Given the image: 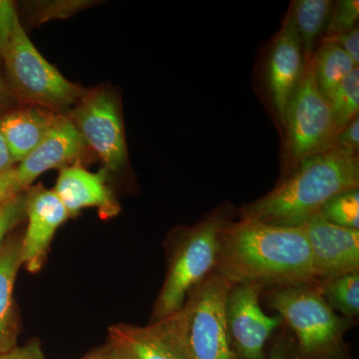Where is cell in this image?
Instances as JSON below:
<instances>
[{"mask_svg":"<svg viewBox=\"0 0 359 359\" xmlns=\"http://www.w3.org/2000/svg\"><path fill=\"white\" fill-rule=\"evenodd\" d=\"M215 271L231 285L263 289L318 283L302 226L229 221L219 233Z\"/></svg>","mask_w":359,"mask_h":359,"instance_id":"6da1fadb","label":"cell"},{"mask_svg":"<svg viewBox=\"0 0 359 359\" xmlns=\"http://www.w3.org/2000/svg\"><path fill=\"white\" fill-rule=\"evenodd\" d=\"M359 188L358 151L334 147L302 161L263 197L238 210L241 222L301 226L337 194Z\"/></svg>","mask_w":359,"mask_h":359,"instance_id":"7a4b0ae2","label":"cell"},{"mask_svg":"<svg viewBox=\"0 0 359 359\" xmlns=\"http://www.w3.org/2000/svg\"><path fill=\"white\" fill-rule=\"evenodd\" d=\"M231 287L212 271L189 292L178 311L160 320L186 359H237L226 321Z\"/></svg>","mask_w":359,"mask_h":359,"instance_id":"3957f363","label":"cell"},{"mask_svg":"<svg viewBox=\"0 0 359 359\" xmlns=\"http://www.w3.org/2000/svg\"><path fill=\"white\" fill-rule=\"evenodd\" d=\"M268 301L295 335L297 359H348L344 335L353 321L328 306L318 283L276 287Z\"/></svg>","mask_w":359,"mask_h":359,"instance_id":"277c9868","label":"cell"},{"mask_svg":"<svg viewBox=\"0 0 359 359\" xmlns=\"http://www.w3.org/2000/svg\"><path fill=\"white\" fill-rule=\"evenodd\" d=\"M230 205H219L181 235L170 257L165 282L153 308L151 323L178 311L187 295L215 271L219 233L231 221Z\"/></svg>","mask_w":359,"mask_h":359,"instance_id":"5b68a950","label":"cell"},{"mask_svg":"<svg viewBox=\"0 0 359 359\" xmlns=\"http://www.w3.org/2000/svg\"><path fill=\"white\" fill-rule=\"evenodd\" d=\"M337 135L330 103L316 85L309 61L285 115L282 179L292 174L302 161L334 147Z\"/></svg>","mask_w":359,"mask_h":359,"instance_id":"8992f818","label":"cell"},{"mask_svg":"<svg viewBox=\"0 0 359 359\" xmlns=\"http://www.w3.org/2000/svg\"><path fill=\"white\" fill-rule=\"evenodd\" d=\"M4 60L14 87L29 102L47 108H65L79 98V88L39 53L21 25Z\"/></svg>","mask_w":359,"mask_h":359,"instance_id":"52a82bcc","label":"cell"},{"mask_svg":"<svg viewBox=\"0 0 359 359\" xmlns=\"http://www.w3.org/2000/svg\"><path fill=\"white\" fill-rule=\"evenodd\" d=\"M306 60L292 8L269 42L262 69V88L276 127L283 134L290 101L301 83Z\"/></svg>","mask_w":359,"mask_h":359,"instance_id":"ba28073f","label":"cell"},{"mask_svg":"<svg viewBox=\"0 0 359 359\" xmlns=\"http://www.w3.org/2000/svg\"><path fill=\"white\" fill-rule=\"evenodd\" d=\"M263 290L259 285H231L226 297V328L237 359H264L266 341L283 325L278 314L268 316L262 309Z\"/></svg>","mask_w":359,"mask_h":359,"instance_id":"9c48e42d","label":"cell"},{"mask_svg":"<svg viewBox=\"0 0 359 359\" xmlns=\"http://www.w3.org/2000/svg\"><path fill=\"white\" fill-rule=\"evenodd\" d=\"M71 121L106 166L114 171L124 165V131L117 104L110 94L95 92L87 96L73 111Z\"/></svg>","mask_w":359,"mask_h":359,"instance_id":"30bf717a","label":"cell"},{"mask_svg":"<svg viewBox=\"0 0 359 359\" xmlns=\"http://www.w3.org/2000/svg\"><path fill=\"white\" fill-rule=\"evenodd\" d=\"M316 282L359 271V230L342 228L313 217L302 224Z\"/></svg>","mask_w":359,"mask_h":359,"instance_id":"8fae6325","label":"cell"},{"mask_svg":"<svg viewBox=\"0 0 359 359\" xmlns=\"http://www.w3.org/2000/svg\"><path fill=\"white\" fill-rule=\"evenodd\" d=\"M69 218L54 190L37 187L26 192L28 224L22 236V266L29 273L42 269L56 231Z\"/></svg>","mask_w":359,"mask_h":359,"instance_id":"7c38bea8","label":"cell"},{"mask_svg":"<svg viewBox=\"0 0 359 359\" xmlns=\"http://www.w3.org/2000/svg\"><path fill=\"white\" fill-rule=\"evenodd\" d=\"M86 143L70 118L57 117L49 133L25 159L14 168L21 190L26 191L40 175L66 166L83 151Z\"/></svg>","mask_w":359,"mask_h":359,"instance_id":"4fadbf2b","label":"cell"},{"mask_svg":"<svg viewBox=\"0 0 359 359\" xmlns=\"http://www.w3.org/2000/svg\"><path fill=\"white\" fill-rule=\"evenodd\" d=\"M54 192L70 217L76 216L85 208L93 207L103 219H108L121 210L104 172L92 173L83 167H65L59 174Z\"/></svg>","mask_w":359,"mask_h":359,"instance_id":"5bb4252c","label":"cell"},{"mask_svg":"<svg viewBox=\"0 0 359 359\" xmlns=\"http://www.w3.org/2000/svg\"><path fill=\"white\" fill-rule=\"evenodd\" d=\"M22 264V236L7 238L0 247V353L18 346L20 323L13 290Z\"/></svg>","mask_w":359,"mask_h":359,"instance_id":"9a60e30c","label":"cell"},{"mask_svg":"<svg viewBox=\"0 0 359 359\" xmlns=\"http://www.w3.org/2000/svg\"><path fill=\"white\" fill-rule=\"evenodd\" d=\"M109 341L126 349L135 359H186L160 321L146 327L117 323L108 330Z\"/></svg>","mask_w":359,"mask_h":359,"instance_id":"2e32d148","label":"cell"},{"mask_svg":"<svg viewBox=\"0 0 359 359\" xmlns=\"http://www.w3.org/2000/svg\"><path fill=\"white\" fill-rule=\"evenodd\" d=\"M56 119L57 116L39 108L15 111L0 119V132L15 164L39 145Z\"/></svg>","mask_w":359,"mask_h":359,"instance_id":"e0dca14e","label":"cell"},{"mask_svg":"<svg viewBox=\"0 0 359 359\" xmlns=\"http://www.w3.org/2000/svg\"><path fill=\"white\" fill-rule=\"evenodd\" d=\"M332 6L334 2L330 0H297L290 4L306 63L313 60L325 39Z\"/></svg>","mask_w":359,"mask_h":359,"instance_id":"ac0fdd59","label":"cell"},{"mask_svg":"<svg viewBox=\"0 0 359 359\" xmlns=\"http://www.w3.org/2000/svg\"><path fill=\"white\" fill-rule=\"evenodd\" d=\"M311 63L316 85L327 98L358 67L339 45L328 39L323 40Z\"/></svg>","mask_w":359,"mask_h":359,"instance_id":"d6986e66","label":"cell"},{"mask_svg":"<svg viewBox=\"0 0 359 359\" xmlns=\"http://www.w3.org/2000/svg\"><path fill=\"white\" fill-rule=\"evenodd\" d=\"M323 299L335 313L344 318H358L359 314V271L318 283Z\"/></svg>","mask_w":359,"mask_h":359,"instance_id":"ffe728a7","label":"cell"},{"mask_svg":"<svg viewBox=\"0 0 359 359\" xmlns=\"http://www.w3.org/2000/svg\"><path fill=\"white\" fill-rule=\"evenodd\" d=\"M327 99L339 134L358 116L359 68H354Z\"/></svg>","mask_w":359,"mask_h":359,"instance_id":"44dd1931","label":"cell"},{"mask_svg":"<svg viewBox=\"0 0 359 359\" xmlns=\"http://www.w3.org/2000/svg\"><path fill=\"white\" fill-rule=\"evenodd\" d=\"M318 216L342 228L359 230V189L337 194L321 208Z\"/></svg>","mask_w":359,"mask_h":359,"instance_id":"7402d4cb","label":"cell"},{"mask_svg":"<svg viewBox=\"0 0 359 359\" xmlns=\"http://www.w3.org/2000/svg\"><path fill=\"white\" fill-rule=\"evenodd\" d=\"M358 0H339L334 2L325 39H330L342 33L351 32L358 26Z\"/></svg>","mask_w":359,"mask_h":359,"instance_id":"603a6c76","label":"cell"},{"mask_svg":"<svg viewBox=\"0 0 359 359\" xmlns=\"http://www.w3.org/2000/svg\"><path fill=\"white\" fill-rule=\"evenodd\" d=\"M26 218V191L0 205V247L7 236Z\"/></svg>","mask_w":359,"mask_h":359,"instance_id":"cb8c5ba5","label":"cell"},{"mask_svg":"<svg viewBox=\"0 0 359 359\" xmlns=\"http://www.w3.org/2000/svg\"><path fill=\"white\" fill-rule=\"evenodd\" d=\"M20 21L13 2L0 0V55L6 56Z\"/></svg>","mask_w":359,"mask_h":359,"instance_id":"d4e9b609","label":"cell"},{"mask_svg":"<svg viewBox=\"0 0 359 359\" xmlns=\"http://www.w3.org/2000/svg\"><path fill=\"white\" fill-rule=\"evenodd\" d=\"M330 40L339 45L351 60L354 65H359V29L358 26L351 29V32L342 33V34L337 35V36L330 37V39H325Z\"/></svg>","mask_w":359,"mask_h":359,"instance_id":"484cf974","label":"cell"},{"mask_svg":"<svg viewBox=\"0 0 359 359\" xmlns=\"http://www.w3.org/2000/svg\"><path fill=\"white\" fill-rule=\"evenodd\" d=\"M0 359H45L39 340L32 339L23 346L0 353Z\"/></svg>","mask_w":359,"mask_h":359,"instance_id":"4316f807","label":"cell"},{"mask_svg":"<svg viewBox=\"0 0 359 359\" xmlns=\"http://www.w3.org/2000/svg\"><path fill=\"white\" fill-rule=\"evenodd\" d=\"M337 147L358 151L359 147V117L355 118L337 135L335 145Z\"/></svg>","mask_w":359,"mask_h":359,"instance_id":"83f0119b","label":"cell"},{"mask_svg":"<svg viewBox=\"0 0 359 359\" xmlns=\"http://www.w3.org/2000/svg\"><path fill=\"white\" fill-rule=\"evenodd\" d=\"M23 192L21 190L20 184L16 180L14 169L7 174L0 176V205L6 203L7 200Z\"/></svg>","mask_w":359,"mask_h":359,"instance_id":"f1b7e54d","label":"cell"},{"mask_svg":"<svg viewBox=\"0 0 359 359\" xmlns=\"http://www.w3.org/2000/svg\"><path fill=\"white\" fill-rule=\"evenodd\" d=\"M269 359H297V348L294 340L283 335L271 349Z\"/></svg>","mask_w":359,"mask_h":359,"instance_id":"f546056e","label":"cell"},{"mask_svg":"<svg viewBox=\"0 0 359 359\" xmlns=\"http://www.w3.org/2000/svg\"><path fill=\"white\" fill-rule=\"evenodd\" d=\"M15 168V162L11 157L6 142L0 132V176L13 171Z\"/></svg>","mask_w":359,"mask_h":359,"instance_id":"4dcf8cb0","label":"cell"},{"mask_svg":"<svg viewBox=\"0 0 359 359\" xmlns=\"http://www.w3.org/2000/svg\"><path fill=\"white\" fill-rule=\"evenodd\" d=\"M105 347L107 359H135L126 349L113 342L108 341Z\"/></svg>","mask_w":359,"mask_h":359,"instance_id":"1f68e13d","label":"cell"},{"mask_svg":"<svg viewBox=\"0 0 359 359\" xmlns=\"http://www.w3.org/2000/svg\"><path fill=\"white\" fill-rule=\"evenodd\" d=\"M80 359H107V355H106V347L105 346L100 347V348L92 351V353L87 354L84 358Z\"/></svg>","mask_w":359,"mask_h":359,"instance_id":"d6a6232c","label":"cell"},{"mask_svg":"<svg viewBox=\"0 0 359 359\" xmlns=\"http://www.w3.org/2000/svg\"><path fill=\"white\" fill-rule=\"evenodd\" d=\"M4 91H6V89H4V81H2L1 77H0V97L4 96Z\"/></svg>","mask_w":359,"mask_h":359,"instance_id":"836d02e7","label":"cell"}]
</instances>
